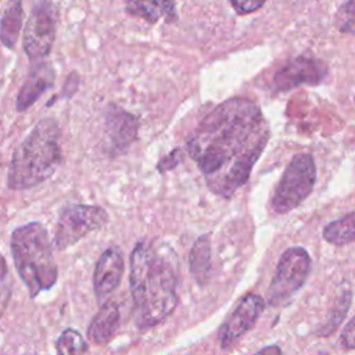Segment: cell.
I'll return each mask as SVG.
<instances>
[{
  "mask_svg": "<svg viewBox=\"0 0 355 355\" xmlns=\"http://www.w3.org/2000/svg\"><path fill=\"white\" fill-rule=\"evenodd\" d=\"M266 0H230L233 8L239 12V14H248V12H254L258 8H261L263 6Z\"/></svg>",
  "mask_w": 355,
  "mask_h": 355,
  "instance_id": "cell-23",
  "label": "cell"
},
{
  "mask_svg": "<svg viewBox=\"0 0 355 355\" xmlns=\"http://www.w3.org/2000/svg\"><path fill=\"white\" fill-rule=\"evenodd\" d=\"M119 308L114 301H105L87 327V338L96 345L107 344L119 327Z\"/></svg>",
  "mask_w": 355,
  "mask_h": 355,
  "instance_id": "cell-14",
  "label": "cell"
},
{
  "mask_svg": "<svg viewBox=\"0 0 355 355\" xmlns=\"http://www.w3.org/2000/svg\"><path fill=\"white\" fill-rule=\"evenodd\" d=\"M263 308H265V301L261 295H257V294L244 295L239 301L234 311L232 312V315L220 329V333H219L220 347L223 349L232 348L237 343V340L255 324Z\"/></svg>",
  "mask_w": 355,
  "mask_h": 355,
  "instance_id": "cell-9",
  "label": "cell"
},
{
  "mask_svg": "<svg viewBox=\"0 0 355 355\" xmlns=\"http://www.w3.org/2000/svg\"><path fill=\"white\" fill-rule=\"evenodd\" d=\"M108 222V214L98 205L87 204H69L60 209L54 244L58 250H65L86 234L104 227Z\"/></svg>",
  "mask_w": 355,
  "mask_h": 355,
  "instance_id": "cell-7",
  "label": "cell"
},
{
  "mask_svg": "<svg viewBox=\"0 0 355 355\" xmlns=\"http://www.w3.org/2000/svg\"><path fill=\"white\" fill-rule=\"evenodd\" d=\"M57 25V6L51 0H36L22 32L24 51L31 61H40L50 54Z\"/></svg>",
  "mask_w": 355,
  "mask_h": 355,
  "instance_id": "cell-6",
  "label": "cell"
},
{
  "mask_svg": "<svg viewBox=\"0 0 355 355\" xmlns=\"http://www.w3.org/2000/svg\"><path fill=\"white\" fill-rule=\"evenodd\" d=\"M341 345L345 349H355V316L349 319L341 331Z\"/></svg>",
  "mask_w": 355,
  "mask_h": 355,
  "instance_id": "cell-24",
  "label": "cell"
},
{
  "mask_svg": "<svg viewBox=\"0 0 355 355\" xmlns=\"http://www.w3.org/2000/svg\"><path fill=\"white\" fill-rule=\"evenodd\" d=\"M269 137L258 108L230 100L214 110L187 141L211 191L229 198L250 178Z\"/></svg>",
  "mask_w": 355,
  "mask_h": 355,
  "instance_id": "cell-1",
  "label": "cell"
},
{
  "mask_svg": "<svg viewBox=\"0 0 355 355\" xmlns=\"http://www.w3.org/2000/svg\"><path fill=\"white\" fill-rule=\"evenodd\" d=\"M130 294L139 329L166 319L178 305V258L155 240H140L130 254Z\"/></svg>",
  "mask_w": 355,
  "mask_h": 355,
  "instance_id": "cell-2",
  "label": "cell"
},
{
  "mask_svg": "<svg viewBox=\"0 0 355 355\" xmlns=\"http://www.w3.org/2000/svg\"><path fill=\"white\" fill-rule=\"evenodd\" d=\"M182 157H183L182 151H180L179 148H175V150L171 151L168 155H165L164 158L159 159V162H158V165H157V169H158L159 172H166V171L175 168V166L180 162Z\"/></svg>",
  "mask_w": 355,
  "mask_h": 355,
  "instance_id": "cell-25",
  "label": "cell"
},
{
  "mask_svg": "<svg viewBox=\"0 0 355 355\" xmlns=\"http://www.w3.org/2000/svg\"><path fill=\"white\" fill-rule=\"evenodd\" d=\"M55 351L57 355H85L87 343L78 330L67 327L55 341Z\"/></svg>",
  "mask_w": 355,
  "mask_h": 355,
  "instance_id": "cell-19",
  "label": "cell"
},
{
  "mask_svg": "<svg viewBox=\"0 0 355 355\" xmlns=\"http://www.w3.org/2000/svg\"><path fill=\"white\" fill-rule=\"evenodd\" d=\"M337 28L341 32L355 33V0H348L337 12Z\"/></svg>",
  "mask_w": 355,
  "mask_h": 355,
  "instance_id": "cell-22",
  "label": "cell"
},
{
  "mask_svg": "<svg viewBox=\"0 0 355 355\" xmlns=\"http://www.w3.org/2000/svg\"><path fill=\"white\" fill-rule=\"evenodd\" d=\"M349 304H351V293H344L340 298H338V302L337 305L334 306V311L331 312V316L327 319V322L322 326V330L318 333L319 336H329L331 334L337 327L338 324L343 322L344 316L347 315L348 312V308H349Z\"/></svg>",
  "mask_w": 355,
  "mask_h": 355,
  "instance_id": "cell-20",
  "label": "cell"
},
{
  "mask_svg": "<svg viewBox=\"0 0 355 355\" xmlns=\"http://www.w3.org/2000/svg\"><path fill=\"white\" fill-rule=\"evenodd\" d=\"M316 182V168L312 155L301 153L291 158L272 196V209L286 214L297 208L312 191Z\"/></svg>",
  "mask_w": 355,
  "mask_h": 355,
  "instance_id": "cell-5",
  "label": "cell"
},
{
  "mask_svg": "<svg viewBox=\"0 0 355 355\" xmlns=\"http://www.w3.org/2000/svg\"><path fill=\"white\" fill-rule=\"evenodd\" d=\"M11 287H12V280L10 279L6 259L0 254V318L3 316L6 308L10 302Z\"/></svg>",
  "mask_w": 355,
  "mask_h": 355,
  "instance_id": "cell-21",
  "label": "cell"
},
{
  "mask_svg": "<svg viewBox=\"0 0 355 355\" xmlns=\"http://www.w3.org/2000/svg\"><path fill=\"white\" fill-rule=\"evenodd\" d=\"M139 119L123 108L110 104L105 110V133L111 147L116 151L126 150L137 137Z\"/></svg>",
  "mask_w": 355,
  "mask_h": 355,
  "instance_id": "cell-11",
  "label": "cell"
},
{
  "mask_svg": "<svg viewBox=\"0 0 355 355\" xmlns=\"http://www.w3.org/2000/svg\"><path fill=\"white\" fill-rule=\"evenodd\" d=\"M54 71L50 64L37 62L31 68L26 80L22 83L17 96V111H26L37 98L53 86Z\"/></svg>",
  "mask_w": 355,
  "mask_h": 355,
  "instance_id": "cell-13",
  "label": "cell"
},
{
  "mask_svg": "<svg viewBox=\"0 0 355 355\" xmlns=\"http://www.w3.org/2000/svg\"><path fill=\"white\" fill-rule=\"evenodd\" d=\"M255 355H282V349L277 345H268L258 351Z\"/></svg>",
  "mask_w": 355,
  "mask_h": 355,
  "instance_id": "cell-27",
  "label": "cell"
},
{
  "mask_svg": "<svg viewBox=\"0 0 355 355\" xmlns=\"http://www.w3.org/2000/svg\"><path fill=\"white\" fill-rule=\"evenodd\" d=\"M22 0H8L0 17V42L7 49H14L22 29Z\"/></svg>",
  "mask_w": 355,
  "mask_h": 355,
  "instance_id": "cell-16",
  "label": "cell"
},
{
  "mask_svg": "<svg viewBox=\"0 0 355 355\" xmlns=\"http://www.w3.org/2000/svg\"><path fill=\"white\" fill-rule=\"evenodd\" d=\"M123 4L128 14L154 24L175 17L176 0H123Z\"/></svg>",
  "mask_w": 355,
  "mask_h": 355,
  "instance_id": "cell-15",
  "label": "cell"
},
{
  "mask_svg": "<svg viewBox=\"0 0 355 355\" xmlns=\"http://www.w3.org/2000/svg\"><path fill=\"white\" fill-rule=\"evenodd\" d=\"M323 239L333 245H345L355 241V211L327 223Z\"/></svg>",
  "mask_w": 355,
  "mask_h": 355,
  "instance_id": "cell-18",
  "label": "cell"
},
{
  "mask_svg": "<svg viewBox=\"0 0 355 355\" xmlns=\"http://www.w3.org/2000/svg\"><path fill=\"white\" fill-rule=\"evenodd\" d=\"M189 268L200 286L208 282L211 269V241L208 236H200L194 241L189 254Z\"/></svg>",
  "mask_w": 355,
  "mask_h": 355,
  "instance_id": "cell-17",
  "label": "cell"
},
{
  "mask_svg": "<svg viewBox=\"0 0 355 355\" xmlns=\"http://www.w3.org/2000/svg\"><path fill=\"white\" fill-rule=\"evenodd\" d=\"M311 270V257L302 247H291L280 257L275 276L268 288V301L270 305L286 302L298 291Z\"/></svg>",
  "mask_w": 355,
  "mask_h": 355,
  "instance_id": "cell-8",
  "label": "cell"
},
{
  "mask_svg": "<svg viewBox=\"0 0 355 355\" xmlns=\"http://www.w3.org/2000/svg\"><path fill=\"white\" fill-rule=\"evenodd\" d=\"M11 254L15 269L25 283L31 298L50 290L58 279L53 244L47 229L40 222L18 226L11 233Z\"/></svg>",
  "mask_w": 355,
  "mask_h": 355,
  "instance_id": "cell-4",
  "label": "cell"
},
{
  "mask_svg": "<svg viewBox=\"0 0 355 355\" xmlns=\"http://www.w3.org/2000/svg\"><path fill=\"white\" fill-rule=\"evenodd\" d=\"M326 68L316 60L300 57L283 67L275 75V83L280 90H288L302 83H318L324 76Z\"/></svg>",
  "mask_w": 355,
  "mask_h": 355,
  "instance_id": "cell-12",
  "label": "cell"
},
{
  "mask_svg": "<svg viewBox=\"0 0 355 355\" xmlns=\"http://www.w3.org/2000/svg\"><path fill=\"white\" fill-rule=\"evenodd\" d=\"M78 86H79V75L72 71L65 82H64V86H62V92H61V96L67 97V98H71L76 92H78Z\"/></svg>",
  "mask_w": 355,
  "mask_h": 355,
  "instance_id": "cell-26",
  "label": "cell"
},
{
  "mask_svg": "<svg viewBox=\"0 0 355 355\" xmlns=\"http://www.w3.org/2000/svg\"><path fill=\"white\" fill-rule=\"evenodd\" d=\"M123 257L116 247H108L100 255L93 275V288L96 300L103 302L110 294H112L123 276Z\"/></svg>",
  "mask_w": 355,
  "mask_h": 355,
  "instance_id": "cell-10",
  "label": "cell"
},
{
  "mask_svg": "<svg viewBox=\"0 0 355 355\" xmlns=\"http://www.w3.org/2000/svg\"><path fill=\"white\" fill-rule=\"evenodd\" d=\"M60 126L54 118L40 119L11 157L7 186L26 190L50 179L61 164Z\"/></svg>",
  "mask_w": 355,
  "mask_h": 355,
  "instance_id": "cell-3",
  "label": "cell"
}]
</instances>
